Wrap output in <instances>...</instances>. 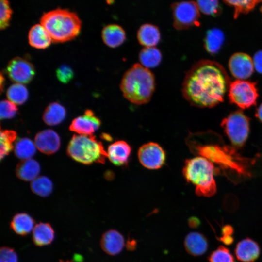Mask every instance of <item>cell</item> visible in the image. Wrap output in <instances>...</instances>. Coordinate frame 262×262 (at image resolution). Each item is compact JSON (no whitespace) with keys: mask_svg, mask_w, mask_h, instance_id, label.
I'll return each mask as SVG.
<instances>
[{"mask_svg":"<svg viewBox=\"0 0 262 262\" xmlns=\"http://www.w3.org/2000/svg\"><path fill=\"white\" fill-rule=\"evenodd\" d=\"M68 155L85 164H104L108 157L102 143L92 135H74L67 148Z\"/></svg>","mask_w":262,"mask_h":262,"instance_id":"obj_5","label":"cell"},{"mask_svg":"<svg viewBox=\"0 0 262 262\" xmlns=\"http://www.w3.org/2000/svg\"><path fill=\"white\" fill-rule=\"evenodd\" d=\"M6 96L9 101L16 105L23 104L28 99V91L23 84L15 83L7 90Z\"/></svg>","mask_w":262,"mask_h":262,"instance_id":"obj_29","label":"cell"},{"mask_svg":"<svg viewBox=\"0 0 262 262\" xmlns=\"http://www.w3.org/2000/svg\"><path fill=\"white\" fill-rule=\"evenodd\" d=\"M137 40L144 47H155L159 42L161 34L157 26L149 23L142 25L137 33Z\"/></svg>","mask_w":262,"mask_h":262,"instance_id":"obj_20","label":"cell"},{"mask_svg":"<svg viewBox=\"0 0 262 262\" xmlns=\"http://www.w3.org/2000/svg\"><path fill=\"white\" fill-rule=\"evenodd\" d=\"M227 4L234 8V16L237 18L241 13H246L252 10L260 2L259 0H225Z\"/></svg>","mask_w":262,"mask_h":262,"instance_id":"obj_32","label":"cell"},{"mask_svg":"<svg viewBox=\"0 0 262 262\" xmlns=\"http://www.w3.org/2000/svg\"><path fill=\"white\" fill-rule=\"evenodd\" d=\"M256 116L262 122V103L256 110Z\"/></svg>","mask_w":262,"mask_h":262,"instance_id":"obj_41","label":"cell"},{"mask_svg":"<svg viewBox=\"0 0 262 262\" xmlns=\"http://www.w3.org/2000/svg\"><path fill=\"white\" fill-rule=\"evenodd\" d=\"M229 67L232 75L238 80H244L253 73V60L247 54L239 52L234 54L229 60Z\"/></svg>","mask_w":262,"mask_h":262,"instance_id":"obj_12","label":"cell"},{"mask_svg":"<svg viewBox=\"0 0 262 262\" xmlns=\"http://www.w3.org/2000/svg\"><path fill=\"white\" fill-rule=\"evenodd\" d=\"M40 167L37 162L32 159L21 161L16 166V175L25 181H33L40 172Z\"/></svg>","mask_w":262,"mask_h":262,"instance_id":"obj_23","label":"cell"},{"mask_svg":"<svg viewBox=\"0 0 262 262\" xmlns=\"http://www.w3.org/2000/svg\"><path fill=\"white\" fill-rule=\"evenodd\" d=\"M221 126L232 144L241 147L246 140L249 130V119L241 111H237L224 118Z\"/></svg>","mask_w":262,"mask_h":262,"instance_id":"obj_7","label":"cell"},{"mask_svg":"<svg viewBox=\"0 0 262 262\" xmlns=\"http://www.w3.org/2000/svg\"><path fill=\"white\" fill-rule=\"evenodd\" d=\"M0 119L13 117L16 114L17 108L14 103L8 100H2L0 102Z\"/></svg>","mask_w":262,"mask_h":262,"instance_id":"obj_36","label":"cell"},{"mask_svg":"<svg viewBox=\"0 0 262 262\" xmlns=\"http://www.w3.org/2000/svg\"><path fill=\"white\" fill-rule=\"evenodd\" d=\"M56 74L60 82L66 83L73 78L74 72L70 66L66 65H62L57 69Z\"/></svg>","mask_w":262,"mask_h":262,"instance_id":"obj_37","label":"cell"},{"mask_svg":"<svg viewBox=\"0 0 262 262\" xmlns=\"http://www.w3.org/2000/svg\"><path fill=\"white\" fill-rule=\"evenodd\" d=\"M66 111L60 103L54 102L50 103L43 115L44 122L49 126H54L61 123L65 118Z\"/></svg>","mask_w":262,"mask_h":262,"instance_id":"obj_25","label":"cell"},{"mask_svg":"<svg viewBox=\"0 0 262 262\" xmlns=\"http://www.w3.org/2000/svg\"><path fill=\"white\" fill-rule=\"evenodd\" d=\"M225 37L223 32L218 28H213L209 30L205 39V48L211 54L216 53L220 49L224 41Z\"/></svg>","mask_w":262,"mask_h":262,"instance_id":"obj_27","label":"cell"},{"mask_svg":"<svg viewBox=\"0 0 262 262\" xmlns=\"http://www.w3.org/2000/svg\"><path fill=\"white\" fill-rule=\"evenodd\" d=\"M214 171L213 163L202 156L186 160L182 169L187 181L196 186V193L206 197L213 196L216 191Z\"/></svg>","mask_w":262,"mask_h":262,"instance_id":"obj_4","label":"cell"},{"mask_svg":"<svg viewBox=\"0 0 262 262\" xmlns=\"http://www.w3.org/2000/svg\"><path fill=\"white\" fill-rule=\"evenodd\" d=\"M196 151L201 156L206 158L226 168L235 170L237 172L248 175L245 160L232 147L218 145L197 146Z\"/></svg>","mask_w":262,"mask_h":262,"instance_id":"obj_6","label":"cell"},{"mask_svg":"<svg viewBox=\"0 0 262 262\" xmlns=\"http://www.w3.org/2000/svg\"><path fill=\"white\" fill-rule=\"evenodd\" d=\"M100 124V119L95 115L93 112L87 109L84 115L73 120L69 130L79 134L92 135L98 129Z\"/></svg>","mask_w":262,"mask_h":262,"instance_id":"obj_13","label":"cell"},{"mask_svg":"<svg viewBox=\"0 0 262 262\" xmlns=\"http://www.w3.org/2000/svg\"><path fill=\"white\" fill-rule=\"evenodd\" d=\"M7 71L12 81L21 84L29 82L35 73L33 64L26 59L18 56L9 62Z\"/></svg>","mask_w":262,"mask_h":262,"instance_id":"obj_11","label":"cell"},{"mask_svg":"<svg viewBox=\"0 0 262 262\" xmlns=\"http://www.w3.org/2000/svg\"><path fill=\"white\" fill-rule=\"evenodd\" d=\"M254 67L260 74H262V50L257 51L253 59Z\"/></svg>","mask_w":262,"mask_h":262,"instance_id":"obj_39","label":"cell"},{"mask_svg":"<svg viewBox=\"0 0 262 262\" xmlns=\"http://www.w3.org/2000/svg\"><path fill=\"white\" fill-rule=\"evenodd\" d=\"M120 87L124 97L131 102L137 105L146 104L154 92L155 77L149 69L136 63L125 72Z\"/></svg>","mask_w":262,"mask_h":262,"instance_id":"obj_2","label":"cell"},{"mask_svg":"<svg viewBox=\"0 0 262 262\" xmlns=\"http://www.w3.org/2000/svg\"><path fill=\"white\" fill-rule=\"evenodd\" d=\"M162 58L161 51L155 47H144L139 54L140 64L148 69L157 66L160 64Z\"/></svg>","mask_w":262,"mask_h":262,"instance_id":"obj_26","label":"cell"},{"mask_svg":"<svg viewBox=\"0 0 262 262\" xmlns=\"http://www.w3.org/2000/svg\"><path fill=\"white\" fill-rule=\"evenodd\" d=\"M230 83L226 71L220 64L202 60L186 73L182 93L191 105L200 108L213 107L223 100Z\"/></svg>","mask_w":262,"mask_h":262,"instance_id":"obj_1","label":"cell"},{"mask_svg":"<svg viewBox=\"0 0 262 262\" xmlns=\"http://www.w3.org/2000/svg\"><path fill=\"white\" fill-rule=\"evenodd\" d=\"M28 41L31 46L39 49L47 48L52 41L49 34L41 24H34L30 28Z\"/></svg>","mask_w":262,"mask_h":262,"instance_id":"obj_21","label":"cell"},{"mask_svg":"<svg viewBox=\"0 0 262 262\" xmlns=\"http://www.w3.org/2000/svg\"><path fill=\"white\" fill-rule=\"evenodd\" d=\"M234 252L239 261L242 262H254L259 257L261 250L256 242L246 238L237 243Z\"/></svg>","mask_w":262,"mask_h":262,"instance_id":"obj_15","label":"cell"},{"mask_svg":"<svg viewBox=\"0 0 262 262\" xmlns=\"http://www.w3.org/2000/svg\"><path fill=\"white\" fill-rule=\"evenodd\" d=\"M233 232V229L230 225H225L222 229V237L232 236Z\"/></svg>","mask_w":262,"mask_h":262,"instance_id":"obj_40","label":"cell"},{"mask_svg":"<svg viewBox=\"0 0 262 262\" xmlns=\"http://www.w3.org/2000/svg\"><path fill=\"white\" fill-rule=\"evenodd\" d=\"M14 151L18 158L23 160L29 159L35 154L36 146L30 139L23 138L16 142Z\"/></svg>","mask_w":262,"mask_h":262,"instance_id":"obj_28","label":"cell"},{"mask_svg":"<svg viewBox=\"0 0 262 262\" xmlns=\"http://www.w3.org/2000/svg\"><path fill=\"white\" fill-rule=\"evenodd\" d=\"M34 221L28 214L24 213L15 215L11 223V228L17 234L24 236L34 228Z\"/></svg>","mask_w":262,"mask_h":262,"instance_id":"obj_24","label":"cell"},{"mask_svg":"<svg viewBox=\"0 0 262 262\" xmlns=\"http://www.w3.org/2000/svg\"><path fill=\"white\" fill-rule=\"evenodd\" d=\"M100 246L103 250L110 255H116L119 253L124 246L123 236L118 231L110 229L102 236Z\"/></svg>","mask_w":262,"mask_h":262,"instance_id":"obj_16","label":"cell"},{"mask_svg":"<svg viewBox=\"0 0 262 262\" xmlns=\"http://www.w3.org/2000/svg\"><path fill=\"white\" fill-rule=\"evenodd\" d=\"M16 252L11 248L2 246L0 248V262H17Z\"/></svg>","mask_w":262,"mask_h":262,"instance_id":"obj_38","label":"cell"},{"mask_svg":"<svg viewBox=\"0 0 262 262\" xmlns=\"http://www.w3.org/2000/svg\"><path fill=\"white\" fill-rule=\"evenodd\" d=\"M131 150V147L126 142L119 140L109 146L107 155L114 164L123 166L127 164Z\"/></svg>","mask_w":262,"mask_h":262,"instance_id":"obj_17","label":"cell"},{"mask_svg":"<svg viewBox=\"0 0 262 262\" xmlns=\"http://www.w3.org/2000/svg\"><path fill=\"white\" fill-rule=\"evenodd\" d=\"M0 28L3 30L9 25L12 10L7 0H0Z\"/></svg>","mask_w":262,"mask_h":262,"instance_id":"obj_35","label":"cell"},{"mask_svg":"<svg viewBox=\"0 0 262 262\" xmlns=\"http://www.w3.org/2000/svg\"><path fill=\"white\" fill-rule=\"evenodd\" d=\"M173 18V26L178 30L187 29L199 24V10L196 2L183 1L171 5Z\"/></svg>","mask_w":262,"mask_h":262,"instance_id":"obj_8","label":"cell"},{"mask_svg":"<svg viewBox=\"0 0 262 262\" xmlns=\"http://www.w3.org/2000/svg\"><path fill=\"white\" fill-rule=\"evenodd\" d=\"M35 145L38 149L46 154L56 152L60 146V139L58 134L52 130H45L39 132L34 139Z\"/></svg>","mask_w":262,"mask_h":262,"instance_id":"obj_14","label":"cell"},{"mask_svg":"<svg viewBox=\"0 0 262 262\" xmlns=\"http://www.w3.org/2000/svg\"><path fill=\"white\" fill-rule=\"evenodd\" d=\"M141 164L149 169H157L163 166L165 161V153L157 143L149 142L141 146L138 151Z\"/></svg>","mask_w":262,"mask_h":262,"instance_id":"obj_10","label":"cell"},{"mask_svg":"<svg viewBox=\"0 0 262 262\" xmlns=\"http://www.w3.org/2000/svg\"></svg>","mask_w":262,"mask_h":262,"instance_id":"obj_43","label":"cell"},{"mask_svg":"<svg viewBox=\"0 0 262 262\" xmlns=\"http://www.w3.org/2000/svg\"><path fill=\"white\" fill-rule=\"evenodd\" d=\"M54 231L48 223L40 222L36 224L33 230V240L38 246L50 244L54 240Z\"/></svg>","mask_w":262,"mask_h":262,"instance_id":"obj_22","label":"cell"},{"mask_svg":"<svg viewBox=\"0 0 262 262\" xmlns=\"http://www.w3.org/2000/svg\"><path fill=\"white\" fill-rule=\"evenodd\" d=\"M229 97L231 102L241 109L255 105L258 97L256 83L241 80L231 82Z\"/></svg>","mask_w":262,"mask_h":262,"instance_id":"obj_9","label":"cell"},{"mask_svg":"<svg viewBox=\"0 0 262 262\" xmlns=\"http://www.w3.org/2000/svg\"><path fill=\"white\" fill-rule=\"evenodd\" d=\"M59 262H82L76 260H66V261H63L60 260Z\"/></svg>","mask_w":262,"mask_h":262,"instance_id":"obj_42","label":"cell"},{"mask_svg":"<svg viewBox=\"0 0 262 262\" xmlns=\"http://www.w3.org/2000/svg\"><path fill=\"white\" fill-rule=\"evenodd\" d=\"M196 3L199 11L205 14L216 16L220 11V7L217 0H197Z\"/></svg>","mask_w":262,"mask_h":262,"instance_id":"obj_34","label":"cell"},{"mask_svg":"<svg viewBox=\"0 0 262 262\" xmlns=\"http://www.w3.org/2000/svg\"><path fill=\"white\" fill-rule=\"evenodd\" d=\"M52 188L51 180L45 176L37 177L31 183V188L33 193L43 197L49 196L52 192Z\"/></svg>","mask_w":262,"mask_h":262,"instance_id":"obj_30","label":"cell"},{"mask_svg":"<svg viewBox=\"0 0 262 262\" xmlns=\"http://www.w3.org/2000/svg\"><path fill=\"white\" fill-rule=\"evenodd\" d=\"M16 133L12 130L0 131V159L7 155L13 148V143L16 140Z\"/></svg>","mask_w":262,"mask_h":262,"instance_id":"obj_31","label":"cell"},{"mask_svg":"<svg viewBox=\"0 0 262 262\" xmlns=\"http://www.w3.org/2000/svg\"><path fill=\"white\" fill-rule=\"evenodd\" d=\"M103 42L108 47L115 48L122 45L126 40V33L123 28L116 24L104 26L101 31Z\"/></svg>","mask_w":262,"mask_h":262,"instance_id":"obj_18","label":"cell"},{"mask_svg":"<svg viewBox=\"0 0 262 262\" xmlns=\"http://www.w3.org/2000/svg\"><path fill=\"white\" fill-rule=\"evenodd\" d=\"M81 23L76 13L59 7L44 13L40 18V24L46 29L55 43L74 39L80 32Z\"/></svg>","mask_w":262,"mask_h":262,"instance_id":"obj_3","label":"cell"},{"mask_svg":"<svg viewBox=\"0 0 262 262\" xmlns=\"http://www.w3.org/2000/svg\"><path fill=\"white\" fill-rule=\"evenodd\" d=\"M184 246L187 252L191 255L199 256L207 251L208 243L202 234L192 232L186 236L184 240Z\"/></svg>","mask_w":262,"mask_h":262,"instance_id":"obj_19","label":"cell"},{"mask_svg":"<svg viewBox=\"0 0 262 262\" xmlns=\"http://www.w3.org/2000/svg\"><path fill=\"white\" fill-rule=\"evenodd\" d=\"M208 260L210 262H235L232 254L227 248L219 246L209 255Z\"/></svg>","mask_w":262,"mask_h":262,"instance_id":"obj_33","label":"cell"}]
</instances>
